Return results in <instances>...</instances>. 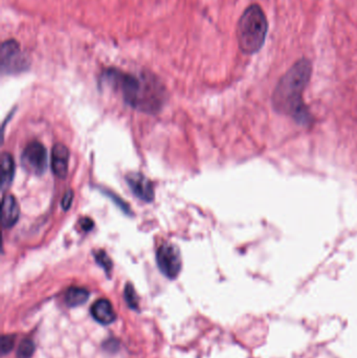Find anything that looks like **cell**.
<instances>
[{"label":"cell","mask_w":357,"mask_h":358,"mask_svg":"<svg viewBox=\"0 0 357 358\" xmlns=\"http://www.w3.org/2000/svg\"><path fill=\"white\" fill-rule=\"evenodd\" d=\"M73 191H68L66 194H65L64 197L62 199V206L65 210H68L71 208V202H73Z\"/></svg>","instance_id":"e0dca14e"},{"label":"cell","mask_w":357,"mask_h":358,"mask_svg":"<svg viewBox=\"0 0 357 358\" xmlns=\"http://www.w3.org/2000/svg\"><path fill=\"white\" fill-rule=\"evenodd\" d=\"M20 208L16 198L13 195L4 196L2 200L1 223L4 229H10L18 222Z\"/></svg>","instance_id":"9c48e42d"},{"label":"cell","mask_w":357,"mask_h":358,"mask_svg":"<svg viewBox=\"0 0 357 358\" xmlns=\"http://www.w3.org/2000/svg\"><path fill=\"white\" fill-rule=\"evenodd\" d=\"M268 24L265 15L259 6H249L243 13L238 23L239 46L245 54H255L263 46Z\"/></svg>","instance_id":"3957f363"},{"label":"cell","mask_w":357,"mask_h":358,"mask_svg":"<svg viewBox=\"0 0 357 358\" xmlns=\"http://www.w3.org/2000/svg\"><path fill=\"white\" fill-rule=\"evenodd\" d=\"M81 225L82 229H83L84 231H90V229H92V227H94V222H92L90 219L85 218L81 221Z\"/></svg>","instance_id":"ac0fdd59"},{"label":"cell","mask_w":357,"mask_h":358,"mask_svg":"<svg viewBox=\"0 0 357 358\" xmlns=\"http://www.w3.org/2000/svg\"><path fill=\"white\" fill-rule=\"evenodd\" d=\"M312 63L298 61L282 78L272 94V104L278 113L291 115L298 123L310 121V113L303 102V92L312 76Z\"/></svg>","instance_id":"6da1fadb"},{"label":"cell","mask_w":357,"mask_h":358,"mask_svg":"<svg viewBox=\"0 0 357 358\" xmlns=\"http://www.w3.org/2000/svg\"><path fill=\"white\" fill-rule=\"evenodd\" d=\"M35 352V344L29 338H25L20 343L17 351V357L18 358H31Z\"/></svg>","instance_id":"4fadbf2b"},{"label":"cell","mask_w":357,"mask_h":358,"mask_svg":"<svg viewBox=\"0 0 357 358\" xmlns=\"http://www.w3.org/2000/svg\"><path fill=\"white\" fill-rule=\"evenodd\" d=\"M89 292L85 288L71 287L65 294V302L69 307H78L87 302Z\"/></svg>","instance_id":"7c38bea8"},{"label":"cell","mask_w":357,"mask_h":358,"mask_svg":"<svg viewBox=\"0 0 357 358\" xmlns=\"http://www.w3.org/2000/svg\"><path fill=\"white\" fill-rule=\"evenodd\" d=\"M1 187L2 191H6L10 183H12L13 179H14L15 174V162L13 159L12 155L8 153H3L1 157Z\"/></svg>","instance_id":"8fae6325"},{"label":"cell","mask_w":357,"mask_h":358,"mask_svg":"<svg viewBox=\"0 0 357 358\" xmlns=\"http://www.w3.org/2000/svg\"><path fill=\"white\" fill-rule=\"evenodd\" d=\"M96 260L98 264L102 266L107 273H110L111 268H112V262H111L110 258L107 256L106 252H103V250L96 252Z\"/></svg>","instance_id":"9a60e30c"},{"label":"cell","mask_w":357,"mask_h":358,"mask_svg":"<svg viewBox=\"0 0 357 358\" xmlns=\"http://www.w3.org/2000/svg\"><path fill=\"white\" fill-rule=\"evenodd\" d=\"M126 181H127L132 193L140 200L151 202L154 199V189H153L152 183L146 176L134 172V173H129L126 176Z\"/></svg>","instance_id":"52a82bcc"},{"label":"cell","mask_w":357,"mask_h":358,"mask_svg":"<svg viewBox=\"0 0 357 358\" xmlns=\"http://www.w3.org/2000/svg\"><path fill=\"white\" fill-rule=\"evenodd\" d=\"M125 299L126 302L128 303V305L132 309L138 308V296H136V290H134L133 286L131 284H128L125 287Z\"/></svg>","instance_id":"5bb4252c"},{"label":"cell","mask_w":357,"mask_h":358,"mask_svg":"<svg viewBox=\"0 0 357 358\" xmlns=\"http://www.w3.org/2000/svg\"><path fill=\"white\" fill-rule=\"evenodd\" d=\"M21 165L34 176L45 173L48 166V150L39 142H31L25 147L21 157Z\"/></svg>","instance_id":"8992f818"},{"label":"cell","mask_w":357,"mask_h":358,"mask_svg":"<svg viewBox=\"0 0 357 358\" xmlns=\"http://www.w3.org/2000/svg\"><path fill=\"white\" fill-rule=\"evenodd\" d=\"M90 313H92V317L102 325H110L117 320V313L113 309L112 304L106 299H101L94 302L90 309Z\"/></svg>","instance_id":"30bf717a"},{"label":"cell","mask_w":357,"mask_h":358,"mask_svg":"<svg viewBox=\"0 0 357 358\" xmlns=\"http://www.w3.org/2000/svg\"><path fill=\"white\" fill-rule=\"evenodd\" d=\"M52 170L54 176L64 179L68 172L69 150L62 144H57L52 150Z\"/></svg>","instance_id":"ba28073f"},{"label":"cell","mask_w":357,"mask_h":358,"mask_svg":"<svg viewBox=\"0 0 357 358\" xmlns=\"http://www.w3.org/2000/svg\"><path fill=\"white\" fill-rule=\"evenodd\" d=\"M156 262L159 271L168 279L174 280L182 271V260L180 248L171 243H166L157 250Z\"/></svg>","instance_id":"5b68a950"},{"label":"cell","mask_w":357,"mask_h":358,"mask_svg":"<svg viewBox=\"0 0 357 358\" xmlns=\"http://www.w3.org/2000/svg\"><path fill=\"white\" fill-rule=\"evenodd\" d=\"M105 76L108 81L113 82L122 90L126 102L133 108L155 113L163 105V88L152 76L138 77L117 69H108Z\"/></svg>","instance_id":"7a4b0ae2"},{"label":"cell","mask_w":357,"mask_h":358,"mask_svg":"<svg viewBox=\"0 0 357 358\" xmlns=\"http://www.w3.org/2000/svg\"><path fill=\"white\" fill-rule=\"evenodd\" d=\"M29 66V59L21 50L18 42L6 40L1 45V67L6 73H18Z\"/></svg>","instance_id":"277c9868"},{"label":"cell","mask_w":357,"mask_h":358,"mask_svg":"<svg viewBox=\"0 0 357 358\" xmlns=\"http://www.w3.org/2000/svg\"><path fill=\"white\" fill-rule=\"evenodd\" d=\"M15 345V336H3L1 338L2 355L10 352Z\"/></svg>","instance_id":"2e32d148"}]
</instances>
